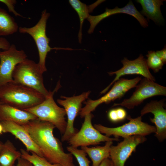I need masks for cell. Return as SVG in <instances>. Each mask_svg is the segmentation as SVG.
<instances>
[{
  "instance_id": "1",
  "label": "cell",
  "mask_w": 166,
  "mask_h": 166,
  "mask_svg": "<svg viewBox=\"0 0 166 166\" xmlns=\"http://www.w3.org/2000/svg\"><path fill=\"white\" fill-rule=\"evenodd\" d=\"M22 126L49 162L62 166H76L72 155L65 152L61 143L54 136L55 127L53 124L37 118Z\"/></svg>"
},
{
  "instance_id": "2",
  "label": "cell",
  "mask_w": 166,
  "mask_h": 166,
  "mask_svg": "<svg viewBox=\"0 0 166 166\" xmlns=\"http://www.w3.org/2000/svg\"><path fill=\"white\" fill-rule=\"evenodd\" d=\"M45 98L37 91L13 82L0 87V101L21 110L36 106Z\"/></svg>"
},
{
  "instance_id": "3",
  "label": "cell",
  "mask_w": 166,
  "mask_h": 166,
  "mask_svg": "<svg viewBox=\"0 0 166 166\" xmlns=\"http://www.w3.org/2000/svg\"><path fill=\"white\" fill-rule=\"evenodd\" d=\"M42 74L38 63L26 58L15 67L12 75L13 82L33 89L45 98L50 91L44 86Z\"/></svg>"
},
{
  "instance_id": "4",
  "label": "cell",
  "mask_w": 166,
  "mask_h": 166,
  "mask_svg": "<svg viewBox=\"0 0 166 166\" xmlns=\"http://www.w3.org/2000/svg\"><path fill=\"white\" fill-rule=\"evenodd\" d=\"M58 85L53 91H50V95L42 102L24 110L33 114L41 121L53 124L63 135L67 126L66 112L64 108L56 104L53 98L54 93L59 88Z\"/></svg>"
},
{
  "instance_id": "5",
  "label": "cell",
  "mask_w": 166,
  "mask_h": 166,
  "mask_svg": "<svg viewBox=\"0 0 166 166\" xmlns=\"http://www.w3.org/2000/svg\"><path fill=\"white\" fill-rule=\"evenodd\" d=\"M50 15V14L45 10L42 12L40 18L35 25L30 28L20 27L18 30L21 33L29 34L34 41L39 56L38 63L43 73L47 70L45 63L47 54L53 49L49 45L50 40L46 33V22Z\"/></svg>"
},
{
  "instance_id": "6",
  "label": "cell",
  "mask_w": 166,
  "mask_h": 166,
  "mask_svg": "<svg viewBox=\"0 0 166 166\" xmlns=\"http://www.w3.org/2000/svg\"><path fill=\"white\" fill-rule=\"evenodd\" d=\"M127 119L129 121L128 122L117 127H108L100 124H95L93 126L106 136L109 137L112 135L116 138L121 136L124 138L134 135L145 136L156 132L155 126L142 121L141 116L134 118L129 116Z\"/></svg>"
},
{
  "instance_id": "7",
  "label": "cell",
  "mask_w": 166,
  "mask_h": 166,
  "mask_svg": "<svg viewBox=\"0 0 166 166\" xmlns=\"http://www.w3.org/2000/svg\"><path fill=\"white\" fill-rule=\"evenodd\" d=\"M141 79L140 77L131 79L120 78L113 83L112 88L105 95L97 100H89L85 102V106L81 108L79 113L80 117H84L102 103H108L121 97L128 90L135 87Z\"/></svg>"
},
{
  "instance_id": "8",
  "label": "cell",
  "mask_w": 166,
  "mask_h": 166,
  "mask_svg": "<svg viewBox=\"0 0 166 166\" xmlns=\"http://www.w3.org/2000/svg\"><path fill=\"white\" fill-rule=\"evenodd\" d=\"M93 115L91 113L86 115L81 128L68 141L70 146L77 148L96 145L102 142L118 141L117 138H111L102 134L96 129L92 123Z\"/></svg>"
},
{
  "instance_id": "9",
  "label": "cell",
  "mask_w": 166,
  "mask_h": 166,
  "mask_svg": "<svg viewBox=\"0 0 166 166\" xmlns=\"http://www.w3.org/2000/svg\"><path fill=\"white\" fill-rule=\"evenodd\" d=\"M132 95L113 107L121 106L130 109L141 104L145 99L156 96L166 95V87L145 78L141 79Z\"/></svg>"
},
{
  "instance_id": "10",
  "label": "cell",
  "mask_w": 166,
  "mask_h": 166,
  "mask_svg": "<svg viewBox=\"0 0 166 166\" xmlns=\"http://www.w3.org/2000/svg\"><path fill=\"white\" fill-rule=\"evenodd\" d=\"M90 93L88 91L79 95L70 97L61 96V98L64 99L57 100L58 103L64 107L67 117L66 129L62 136V141H68L78 132L74 127V121L80 111L82 103L88 98Z\"/></svg>"
},
{
  "instance_id": "11",
  "label": "cell",
  "mask_w": 166,
  "mask_h": 166,
  "mask_svg": "<svg viewBox=\"0 0 166 166\" xmlns=\"http://www.w3.org/2000/svg\"><path fill=\"white\" fill-rule=\"evenodd\" d=\"M27 57L23 50H18L14 44L7 50L0 51V87L13 82L12 75L15 67Z\"/></svg>"
},
{
  "instance_id": "12",
  "label": "cell",
  "mask_w": 166,
  "mask_h": 166,
  "mask_svg": "<svg viewBox=\"0 0 166 166\" xmlns=\"http://www.w3.org/2000/svg\"><path fill=\"white\" fill-rule=\"evenodd\" d=\"M123 67L120 69L115 72L108 73L110 75L115 74L116 76L113 81L101 92V94L105 93L111 86L121 77L126 75L139 74L153 81L155 77L151 73L147 66L146 59L140 54L139 57L133 60H129L126 57L121 61Z\"/></svg>"
},
{
  "instance_id": "13",
  "label": "cell",
  "mask_w": 166,
  "mask_h": 166,
  "mask_svg": "<svg viewBox=\"0 0 166 166\" xmlns=\"http://www.w3.org/2000/svg\"><path fill=\"white\" fill-rule=\"evenodd\" d=\"M146 140L145 136L134 135L124 138L116 146H112L110 158L113 166H124L125 162L136 147Z\"/></svg>"
},
{
  "instance_id": "14",
  "label": "cell",
  "mask_w": 166,
  "mask_h": 166,
  "mask_svg": "<svg viewBox=\"0 0 166 166\" xmlns=\"http://www.w3.org/2000/svg\"><path fill=\"white\" fill-rule=\"evenodd\" d=\"M164 100L152 101L147 103L140 111L141 116L148 113L154 115L150 121L155 124L156 129L155 136L160 142L166 138V110L164 108Z\"/></svg>"
},
{
  "instance_id": "15",
  "label": "cell",
  "mask_w": 166,
  "mask_h": 166,
  "mask_svg": "<svg viewBox=\"0 0 166 166\" xmlns=\"http://www.w3.org/2000/svg\"><path fill=\"white\" fill-rule=\"evenodd\" d=\"M119 13L126 14L132 16L136 18L141 26L144 28L147 27L148 26L147 20L137 10L132 2L130 1L123 7L120 8L116 6L113 9L106 8L105 11L100 15L96 16L89 15L87 18L90 23L88 33L89 34L92 33L97 25L103 19L112 15Z\"/></svg>"
},
{
  "instance_id": "16",
  "label": "cell",
  "mask_w": 166,
  "mask_h": 166,
  "mask_svg": "<svg viewBox=\"0 0 166 166\" xmlns=\"http://www.w3.org/2000/svg\"><path fill=\"white\" fill-rule=\"evenodd\" d=\"M0 122L3 126V133H10L14 135L24 145L27 152H34L43 157L40 149L22 125L11 121Z\"/></svg>"
},
{
  "instance_id": "17",
  "label": "cell",
  "mask_w": 166,
  "mask_h": 166,
  "mask_svg": "<svg viewBox=\"0 0 166 166\" xmlns=\"http://www.w3.org/2000/svg\"><path fill=\"white\" fill-rule=\"evenodd\" d=\"M38 118L33 114L0 103V121H8L22 125Z\"/></svg>"
},
{
  "instance_id": "18",
  "label": "cell",
  "mask_w": 166,
  "mask_h": 166,
  "mask_svg": "<svg viewBox=\"0 0 166 166\" xmlns=\"http://www.w3.org/2000/svg\"><path fill=\"white\" fill-rule=\"evenodd\" d=\"M141 5L142 9L140 14L146 16L148 19L155 23H162L164 21L160 10V6L163 5V0H137Z\"/></svg>"
},
{
  "instance_id": "19",
  "label": "cell",
  "mask_w": 166,
  "mask_h": 166,
  "mask_svg": "<svg viewBox=\"0 0 166 166\" xmlns=\"http://www.w3.org/2000/svg\"><path fill=\"white\" fill-rule=\"evenodd\" d=\"M113 144L112 141L106 142L104 146L89 147H81V149L88 155L92 162V166H100L105 159L110 158V151Z\"/></svg>"
},
{
  "instance_id": "20",
  "label": "cell",
  "mask_w": 166,
  "mask_h": 166,
  "mask_svg": "<svg viewBox=\"0 0 166 166\" xmlns=\"http://www.w3.org/2000/svg\"><path fill=\"white\" fill-rule=\"evenodd\" d=\"M105 0H98L89 6L81 2L79 0H69V2L77 13L80 21V27L78 34L79 42L81 43L82 25L85 19L87 18L89 15V13L93 11V10L98 5Z\"/></svg>"
},
{
  "instance_id": "21",
  "label": "cell",
  "mask_w": 166,
  "mask_h": 166,
  "mask_svg": "<svg viewBox=\"0 0 166 166\" xmlns=\"http://www.w3.org/2000/svg\"><path fill=\"white\" fill-rule=\"evenodd\" d=\"M21 153L10 140L4 143L0 153L1 166H14L16 160L21 157Z\"/></svg>"
},
{
  "instance_id": "22",
  "label": "cell",
  "mask_w": 166,
  "mask_h": 166,
  "mask_svg": "<svg viewBox=\"0 0 166 166\" xmlns=\"http://www.w3.org/2000/svg\"><path fill=\"white\" fill-rule=\"evenodd\" d=\"M19 27L14 18L0 7V37L16 33Z\"/></svg>"
},
{
  "instance_id": "23",
  "label": "cell",
  "mask_w": 166,
  "mask_h": 166,
  "mask_svg": "<svg viewBox=\"0 0 166 166\" xmlns=\"http://www.w3.org/2000/svg\"><path fill=\"white\" fill-rule=\"evenodd\" d=\"M20 152L21 157L30 162L33 166H62L58 164H52L44 157H41L34 152H31L30 154L24 149H21Z\"/></svg>"
},
{
  "instance_id": "24",
  "label": "cell",
  "mask_w": 166,
  "mask_h": 166,
  "mask_svg": "<svg viewBox=\"0 0 166 166\" xmlns=\"http://www.w3.org/2000/svg\"><path fill=\"white\" fill-rule=\"evenodd\" d=\"M146 56V63L149 69H151L156 73L162 69L164 64L156 54V52L152 50L148 51Z\"/></svg>"
},
{
  "instance_id": "25",
  "label": "cell",
  "mask_w": 166,
  "mask_h": 166,
  "mask_svg": "<svg viewBox=\"0 0 166 166\" xmlns=\"http://www.w3.org/2000/svg\"><path fill=\"white\" fill-rule=\"evenodd\" d=\"M66 148L75 157L79 166H90L91 162L87 157V154L84 150L71 146H67Z\"/></svg>"
},
{
  "instance_id": "26",
  "label": "cell",
  "mask_w": 166,
  "mask_h": 166,
  "mask_svg": "<svg viewBox=\"0 0 166 166\" xmlns=\"http://www.w3.org/2000/svg\"><path fill=\"white\" fill-rule=\"evenodd\" d=\"M0 2L5 4L7 6L9 11L12 12L16 16L23 18L20 14L17 12L14 9V5L16 3L15 0H0Z\"/></svg>"
},
{
  "instance_id": "27",
  "label": "cell",
  "mask_w": 166,
  "mask_h": 166,
  "mask_svg": "<svg viewBox=\"0 0 166 166\" xmlns=\"http://www.w3.org/2000/svg\"><path fill=\"white\" fill-rule=\"evenodd\" d=\"M109 120L113 122H119L116 109H113L110 110L108 114Z\"/></svg>"
},
{
  "instance_id": "28",
  "label": "cell",
  "mask_w": 166,
  "mask_h": 166,
  "mask_svg": "<svg viewBox=\"0 0 166 166\" xmlns=\"http://www.w3.org/2000/svg\"><path fill=\"white\" fill-rule=\"evenodd\" d=\"M11 45L9 41L6 38L0 37V49L3 50H7Z\"/></svg>"
},
{
  "instance_id": "29",
  "label": "cell",
  "mask_w": 166,
  "mask_h": 166,
  "mask_svg": "<svg viewBox=\"0 0 166 166\" xmlns=\"http://www.w3.org/2000/svg\"><path fill=\"white\" fill-rule=\"evenodd\" d=\"M119 122L124 120L126 117L127 113L124 109L121 108H116Z\"/></svg>"
},
{
  "instance_id": "30",
  "label": "cell",
  "mask_w": 166,
  "mask_h": 166,
  "mask_svg": "<svg viewBox=\"0 0 166 166\" xmlns=\"http://www.w3.org/2000/svg\"><path fill=\"white\" fill-rule=\"evenodd\" d=\"M156 54L161 60L164 64L166 63V46L162 50H157L156 52Z\"/></svg>"
},
{
  "instance_id": "31",
  "label": "cell",
  "mask_w": 166,
  "mask_h": 166,
  "mask_svg": "<svg viewBox=\"0 0 166 166\" xmlns=\"http://www.w3.org/2000/svg\"><path fill=\"white\" fill-rule=\"evenodd\" d=\"M14 166H33L29 161L21 157L17 160V163Z\"/></svg>"
},
{
  "instance_id": "32",
  "label": "cell",
  "mask_w": 166,
  "mask_h": 166,
  "mask_svg": "<svg viewBox=\"0 0 166 166\" xmlns=\"http://www.w3.org/2000/svg\"><path fill=\"white\" fill-rule=\"evenodd\" d=\"M111 160L109 158L105 159L101 163L100 166H110Z\"/></svg>"
},
{
  "instance_id": "33",
  "label": "cell",
  "mask_w": 166,
  "mask_h": 166,
  "mask_svg": "<svg viewBox=\"0 0 166 166\" xmlns=\"http://www.w3.org/2000/svg\"><path fill=\"white\" fill-rule=\"evenodd\" d=\"M3 133V126L0 122V135L2 134Z\"/></svg>"
},
{
  "instance_id": "34",
  "label": "cell",
  "mask_w": 166,
  "mask_h": 166,
  "mask_svg": "<svg viewBox=\"0 0 166 166\" xmlns=\"http://www.w3.org/2000/svg\"><path fill=\"white\" fill-rule=\"evenodd\" d=\"M3 144L4 143L1 141H0V153L3 147Z\"/></svg>"
},
{
  "instance_id": "35",
  "label": "cell",
  "mask_w": 166,
  "mask_h": 166,
  "mask_svg": "<svg viewBox=\"0 0 166 166\" xmlns=\"http://www.w3.org/2000/svg\"><path fill=\"white\" fill-rule=\"evenodd\" d=\"M110 166H113V163H112V162L111 161V164H110Z\"/></svg>"
},
{
  "instance_id": "36",
  "label": "cell",
  "mask_w": 166,
  "mask_h": 166,
  "mask_svg": "<svg viewBox=\"0 0 166 166\" xmlns=\"http://www.w3.org/2000/svg\"><path fill=\"white\" fill-rule=\"evenodd\" d=\"M1 102L0 101V103H1Z\"/></svg>"
},
{
  "instance_id": "37",
  "label": "cell",
  "mask_w": 166,
  "mask_h": 166,
  "mask_svg": "<svg viewBox=\"0 0 166 166\" xmlns=\"http://www.w3.org/2000/svg\"><path fill=\"white\" fill-rule=\"evenodd\" d=\"M0 166H1L0 165Z\"/></svg>"
}]
</instances>
